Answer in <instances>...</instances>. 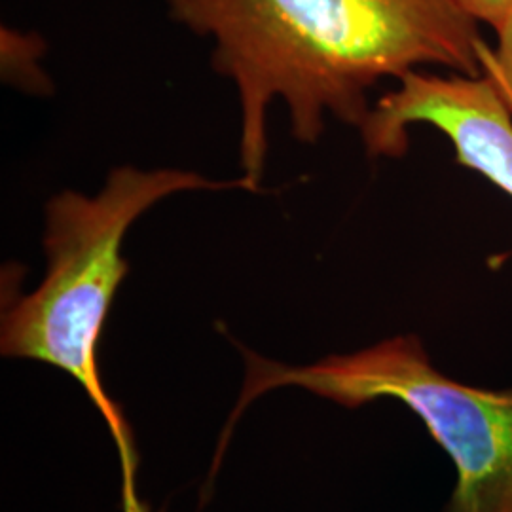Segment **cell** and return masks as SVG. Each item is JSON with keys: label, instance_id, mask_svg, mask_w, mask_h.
Wrapping results in <instances>:
<instances>
[{"label": "cell", "instance_id": "8992f818", "mask_svg": "<svg viewBox=\"0 0 512 512\" xmlns=\"http://www.w3.org/2000/svg\"><path fill=\"white\" fill-rule=\"evenodd\" d=\"M459 2L478 23L490 25L495 33L512 18V0H459Z\"/></svg>", "mask_w": 512, "mask_h": 512}, {"label": "cell", "instance_id": "3957f363", "mask_svg": "<svg viewBox=\"0 0 512 512\" xmlns=\"http://www.w3.org/2000/svg\"><path fill=\"white\" fill-rule=\"evenodd\" d=\"M238 348L245 382L220 435V452L241 412L277 387H302L346 408L397 399L420 416L458 469V486L444 512H512V389L488 391L444 376L414 334L306 366Z\"/></svg>", "mask_w": 512, "mask_h": 512}, {"label": "cell", "instance_id": "7a4b0ae2", "mask_svg": "<svg viewBox=\"0 0 512 512\" xmlns=\"http://www.w3.org/2000/svg\"><path fill=\"white\" fill-rule=\"evenodd\" d=\"M260 192L255 183L213 179L198 171L122 165L93 194L63 190L46 205L42 247L48 270L37 291L2 313L0 351L67 372L84 387L116 444L124 512H148L135 488L137 450L120 406L101 380L99 344L112 302L129 274L122 245L129 228L152 207L184 192Z\"/></svg>", "mask_w": 512, "mask_h": 512}, {"label": "cell", "instance_id": "6da1fadb", "mask_svg": "<svg viewBox=\"0 0 512 512\" xmlns=\"http://www.w3.org/2000/svg\"><path fill=\"white\" fill-rule=\"evenodd\" d=\"M169 16L213 46V69L239 103L241 175L262 188L268 110L315 145L327 118L361 128L368 92L410 71L482 76L476 21L459 0H165Z\"/></svg>", "mask_w": 512, "mask_h": 512}, {"label": "cell", "instance_id": "5b68a950", "mask_svg": "<svg viewBox=\"0 0 512 512\" xmlns=\"http://www.w3.org/2000/svg\"><path fill=\"white\" fill-rule=\"evenodd\" d=\"M482 74L494 82L495 88L512 110V18L497 31V46L482 44Z\"/></svg>", "mask_w": 512, "mask_h": 512}, {"label": "cell", "instance_id": "277c9868", "mask_svg": "<svg viewBox=\"0 0 512 512\" xmlns=\"http://www.w3.org/2000/svg\"><path fill=\"white\" fill-rule=\"evenodd\" d=\"M429 124L456 148L458 162L475 169L512 198V110L488 76L410 71L399 88L372 105L363 135L376 154L401 158L408 131Z\"/></svg>", "mask_w": 512, "mask_h": 512}]
</instances>
